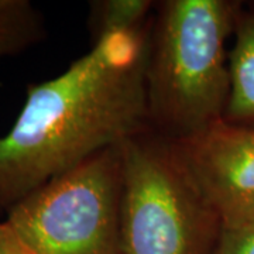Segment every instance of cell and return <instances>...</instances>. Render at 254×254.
<instances>
[{"label": "cell", "mask_w": 254, "mask_h": 254, "mask_svg": "<svg viewBox=\"0 0 254 254\" xmlns=\"http://www.w3.org/2000/svg\"><path fill=\"white\" fill-rule=\"evenodd\" d=\"M151 24L102 37L63 73L28 88L14 125L0 137V212L151 128L145 89Z\"/></svg>", "instance_id": "1"}, {"label": "cell", "mask_w": 254, "mask_h": 254, "mask_svg": "<svg viewBox=\"0 0 254 254\" xmlns=\"http://www.w3.org/2000/svg\"><path fill=\"white\" fill-rule=\"evenodd\" d=\"M240 6L230 0H165L151 24L145 73L150 127L174 141L225 119L227 38Z\"/></svg>", "instance_id": "2"}, {"label": "cell", "mask_w": 254, "mask_h": 254, "mask_svg": "<svg viewBox=\"0 0 254 254\" xmlns=\"http://www.w3.org/2000/svg\"><path fill=\"white\" fill-rule=\"evenodd\" d=\"M148 131L120 145L122 254H212L220 212L175 141Z\"/></svg>", "instance_id": "3"}, {"label": "cell", "mask_w": 254, "mask_h": 254, "mask_svg": "<svg viewBox=\"0 0 254 254\" xmlns=\"http://www.w3.org/2000/svg\"><path fill=\"white\" fill-rule=\"evenodd\" d=\"M120 145L30 193L6 222L36 254H122Z\"/></svg>", "instance_id": "4"}, {"label": "cell", "mask_w": 254, "mask_h": 254, "mask_svg": "<svg viewBox=\"0 0 254 254\" xmlns=\"http://www.w3.org/2000/svg\"><path fill=\"white\" fill-rule=\"evenodd\" d=\"M175 144L220 215L254 199V126L222 119Z\"/></svg>", "instance_id": "5"}, {"label": "cell", "mask_w": 254, "mask_h": 254, "mask_svg": "<svg viewBox=\"0 0 254 254\" xmlns=\"http://www.w3.org/2000/svg\"><path fill=\"white\" fill-rule=\"evenodd\" d=\"M233 34L235 43L229 53L230 95L225 120L254 126V10L239 14Z\"/></svg>", "instance_id": "6"}, {"label": "cell", "mask_w": 254, "mask_h": 254, "mask_svg": "<svg viewBox=\"0 0 254 254\" xmlns=\"http://www.w3.org/2000/svg\"><path fill=\"white\" fill-rule=\"evenodd\" d=\"M43 20L27 0H0V58L27 50L43 37Z\"/></svg>", "instance_id": "7"}, {"label": "cell", "mask_w": 254, "mask_h": 254, "mask_svg": "<svg viewBox=\"0 0 254 254\" xmlns=\"http://www.w3.org/2000/svg\"><path fill=\"white\" fill-rule=\"evenodd\" d=\"M154 7L151 0H96L91 3L89 30L93 41L102 37L131 31L147 26L150 11Z\"/></svg>", "instance_id": "8"}, {"label": "cell", "mask_w": 254, "mask_h": 254, "mask_svg": "<svg viewBox=\"0 0 254 254\" xmlns=\"http://www.w3.org/2000/svg\"><path fill=\"white\" fill-rule=\"evenodd\" d=\"M212 254H254V227L223 225Z\"/></svg>", "instance_id": "9"}, {"label": "cell", "mask_w": 254, "mask_h": 254, "mask_svg": "<svg viewBox=\"0 0 254 254\" xmlns=\"http://www.w3.org/2000/svg\"><path fill=\"white\" fill-rule=\"evenodd\" d=\"M0 254H36L16 232L7 225V222H0Z\"/></svg>", "instance_id": "10"}, {"label": "cell", "mask_w": 254, "mask_h": 254, "mask_svg": "<svg viewBox=\"0 0 254 254\" xmlns=\"http://www.w3.org/2000/svg\"><path fill=\"white\" fill-rule=\"evenodd\" d=\"M222 220L226 226L254 227V199L225 212Z\"/></svg>", "instance_id": "11"}]
</instances>
